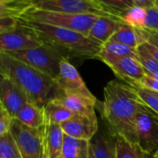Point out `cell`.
<instances>
[{
	"instance_id": "obj_1",
	"label": "cell",
	"mask_w": 158,
	"mask_h": 158,
	"mask_svg": "<svg viewBox=\"0 0 158 158\" xmlns=\"http://www.w3.org/2000/svg\"><path fill=\"white\" fill-rule=\"evenodd\" d=\"M141 104L133 87L118 80L108 82L103 90L102 114L109 133L138 144L136 118Z\"/></svg>"
},
{
	"instance_id": "obj_2",
	"label": "cell",
	"mask_w": 158,
	"mask_h": 158,
	"mask_svg": "<svg viewBox=\"0 0 158 158\" xmlns=\"http://www.w3.org/2000/svg\"><path fill=\"white\" fill-rule=\"evenodd\" d=\"M0 73L21 88L31 102L41 107L55 95L56 85L53 78L10 54L0 53Z\"/></svg>"
},
{
	"instance_id": "obj_3",
	"label": "cell",
	"mask_w": 158,
	"mask_h": 158,
	"mask_svg": "<svg viewBox=\"0 0 158 158\" xmlns=\"http://www.w3.org/2000/svg\"><path fill=\"white\" fill-rule=\"evenodd\" d=\"M23 25L31 29L44 43L61 50L66 57L96 59L102 45L89 35L43 23L21 19Z\"/></svg>"
},
{
	"instance_id": "obj_4",
	"label": "cell",
	"mask_w": 158,
	"mask_h": 158,
	"mask_svg": "<svg viewBox=\"0 0 158 158\" xmlns=\"http://www.w3.org/2000/svg\"><path fill=\"white\" fill-rule=\"evenodd\" d=\"M98 17L100 16L46 10L32 6L23 13L21 19L70 29L89 35L94 22Z\"/></svg>"
},
{
	"instance_id": "obj_5",
	"label": "cell",
	"mask_w": 158,
	"mask_h": 158,
	"mask_svg": "<svg viewBox=\"0 0 158 158\" xmlns=\"http://www.w3.org/2000/svg\"><path fill=\"white\" fill-rule=\"evenodd\" d=\"M10 55L48 75L54 80L58 77L60 61L64 58H67L61 50L48 44H43L37 48L26 50L10 53Z\"/></svg>"
},
{
	"instance_id": "obj_6",
	"label": "cell",
	"mask_w": 158,
	"mask_h": 158,
	"mask_svg": "<svg viewBox=\"0 0 158 158\" xmlns=\"http://www.w3.org/2000/svg\"><path fill=\"white\" fill-rule=\"evenodd\" d=\"M34 6L46 10L110 17L122 22L118 13L105 8L97 0H38Z\"/></svg>"
},
{
	"instance_id": "obj_7",
	"label": "cell",
	"mask_w": 158,
	"mask_h": 158,
	"mask_svg": "<svg viewBox=\"0 0 158 158\" xmlns=\"http://www.w3.org/2000/svg\"><path fill=\"white\" fill-rule=\"evenodd\" d=\"M10 134L15 139L23 158H48L44 127L31 128L13 119Z\"/></svg>"
},
{
	"instance_id": "obj_8",
	"label": "cell",
	"mask_w": 158,
	"mask_h": 158,
	"mask_svg": "<svg viewBox=\"0 0 158 158\" xmlns=\"http://www.w3.org/2000/svg\"><path fill=\"white\" fill-rule=\"evenodd\" d=\"M138 144L148 154L158 149V114L142 102L136 118Z\"/></svg>"
},
{
	"instance_id": "obj_9",
	"label": "cell",
	"mask_w": 158,
	"mask_h": 158,
	"mask_svg": "<svg viewBox=\"0 0 158 158\" xmlns=\"http://www.w3.org/2000/svg\"><path fill=\"white\" fill-rule=\"evenodd\" d=\"M44 43L28 27L23 24L10 32L0 35V53L10 54L34 48H37Z\"/></svg>"
},
{
	"instance_id": "obj_10",
	"label": "cell",
	"mask_w": 158,
	"mask_h": 158,
	"mask_svg": "<svg viewBox=\"0 0 158 158\" xmlns=\"http://www.w3.org/2000/svg\"><path fill=\"white\" fill-rule=\"evenodd\" d=\"M55 94L82 93L86 95H93L88 89L77 69L69 61V59L67 58H64L60 63V71L58 77L55 79Z\"/></svg>"
},
{
	"instance_id": "obj_11",
	"label": "cell",
	"mask_w": 158,
	"mask_h": 158,
	"mask_svg": "<svg viewBox=\"0 0 158 158\" xmlns=\"http://www.w3.org/2000/svg\"><path fill=\"white\" fill-rule=\"evenodd\" d=\"M28 102L31 101L26 93L10 79L6 77L0 83V108L13 118Z\"/></svg>"
},
{
	"instance_id": "obj_12",
	"label": "cell",
	"mask_w": 158,
	"mask_h": 158,
	"mask_svg": "<svg viewBox=\"0 0 158 158\" xmlns=\"http://www.w3.org/2000/svg\"><path fill=\"white\" fill-rule=\"evenodd\" d=\"M60 127L65 135L74 139L89 141L99 130L97 115L87 116L75 114L73 117L61 124Z\"/></svg>"
},
{
	"instance_id": "obj_13",
	"label": "cell",
	"mask_w": 158,
	"mask_h": 158,
	"mask_svg": "<svg viewBox=\"0 0 158 158\" xmlns=\"http://www.w3.org/2000/svg\"><path fill=\"white\" fill-rule=\"evenodd\" d=\"M53 100L60 102L73 113L80 115L94 116L97 99L94 95L82 93H56Z\"/></svg>"
},
{
	"instance_id": "obj_14",
	"label": "cell",
	"mask_w": 158,
	"mask_h": 158,
	"mask_svg": "<svg viewBox=\"0 0 158 158\" xmlns=\"http://www.w3.org/2000/svg\"><path fill=\"white\" fill-rule=\"evenodd\" d=\"M110 69L117 78L133 88L138 86L139 80L146 73L137 57H124L113 64Z\"/></svg>"
},
{
	"instance_id": "obj_15",
	"label": "cell",
	"mask_w": 158,
	"mask_h": 158,
	"mask_svg": "<svg viewBox=\"0 0 158 158\" xmlns=\"http://www.w3.org/2000/svg\"><path fill=\"white\" fill-rule=\"evenodd\" d=\"M124 57H137V48H130L121 43L108 41L102 45L96 59L102 60L110 68L118 60Z\"/></svg>"
},
{
	"instance_id": "obj_16",
	"label": "cell",
	"mask_w": 158,
	"mask_h": 158,
	"mask_svg": "<svg viewBox=\"0 0 158 158\" xmlns=\"http://www.w3.org/2000/svg\"><path fill=\"white\" fill-rule=\"evenodd\" d=\"M123 23V22L114 18L100 16L95 20L89 36L103 45L111 39Z\"/></svg>"
},
{
	"instance_id": "obj_17",
	"label": "cell",
	"mask_w": 158,
	"mask_h": 158,
	"mask_svg": "<svg viewBox=\"0 0 158 158\" xmlns=\"http://www.w3.org/2000/svg\"><path fill=\"white\" fill-rule=\"evenodd\" d=\"M44 133L48 158H59L61 155L65 135L60 125L46 121Z\"/></svg>"
},
{
	"instance_id": "obj_18",
	"label": "cell",
	"mask_w": 158,
	"mask_h": 158,
	"mask_svg": "<svg viewBox=\"0 0 158 158\" xmlns=\"http://www.w3.org/2000/svg\"><path fill=\"white\" fill-rule=\"evenodd\" d=\"M89 158H116L115 138L111 134H96L90 140Z\"/></svg>"
},
{
	"instance_id": "obj_19",
	"label": "cell",
	"mask_w": 158,
	"mask_h": 158,
	"mask_svg": "<svg viewBox=\"0 0 158 158\" xmlns=\"http://www.w3.org/2000/svg\"><path fill=\"white\" fill-rule=\"evenodd\" d=\"M14 119H17L31 128H41L45 126L46 122L44 107L33 102H28L20 110Z\"/></svg>"
},
{
	"instance_id": "obj_20",
	"label": "cell",
	"mask_w": 158,
	"mask_h": 158,
	"mask_svg": "<svg viewBox=\"0 0 158 158\" xmlns=\"http://www.w3.org/2000/svg\"><path fill=\"white\" fill-rule=\"evenodd\" d=\"M89 140L64 135L61 156L63 158H89Z\"/></svg>"
},
{
	"instance_id": "obj_21",
	"label": "cell",
	"mask_w": 158,
	"mask_h": 158,
	"mask_svg": "<svg viewBox=\"0 0 158 158\" xmlns=\"http://www.w3.org/2000/svg\"><path fill=\"white\" fill-rule=\"evenodd\" d=\"M109 41L121 43L133 48H137L139 46L144 43L139 30L125 23L120 26V28L114 33Z\"/></svg>"
},
{
	"instance_id": "obj_22",
	"label": "cell",
	"mask_w": 158,
	"mask_h": 158,
	"mask_svg": "<svg viewBox=\"0 0 158 158\" xmlns=\"http://www.w3.org/2000/svg\"><path fill=\"white\" fill-rule=\"evenodd\" d=\"M44 112L46 121L59 125H61L64 122L70 120L75 114L71 110L53 99H51L44 106Z\"/></svg>"
},
{
	"instance_id": "obj_23",
	"label": "cell",
	"mask_w": 158,
	"mask_h": 158,
	"mask_svg": "<svg viewBox=\"0 0 158 158\" xmlns=\"http://www.w3.org/2000/svg\"><path fill=\"white\" fill-rule=\"evenodd\" d=\"M36 0H0V19L6 17L22 18L23 13Z\"/></svg>"
},
{
	"instance_id": "obj_24",
	"label": "cell",
	"mask_w": 158,
	"mask_h": 158,
	"mask_svg": "<svg viewBox=\"0 0 158 158\" xmlns=\"http://www.w3.org/2000/svg\"><path fill=\"white\" fill-rule=\"evenodd\" d=\"M115 138L116 158H150L152 155L146 153L139 144L131 143L121 137Z\"/></svg>"
},
{
	"instance_id": "obj_25",
	"label": "cell",
	"mask_w": 158,
	"mask_h": 158,
	"mask_svg": "<svg viewBox=\"0 0 158 158\" xmlns=\"http://www.w3.org/2000/svg\"><path fill=\"white\" fill-rule=\"evenodd\" d=\"M147 16V9L134 5L121 14L122 22L131 27L143 29Z\"/></svg>"
},
{
	"instance_id": "obj_26",
	"label": "cell",
	"mask_w": 158,
	"mask_h": 158,
	"mask_svg": "<svg viewBox=\"0 0 158 158\" xmlns=\"http://www.w3.org/2000/svg\"><path fill=\"white\" fill-rule=\"evenodd\" d=\"M0 158H23L10 132L0 137Z\"/></svg>"
},
{
	"instance_id": "obj_27",
	"label": "cell",
	"mask_w": 158,
	"mask_h": 158,
	"mask_svg": "<svg viewBox=\"0 0 158 158\" xmlns=\"http://www.w3.org/2000/svg\"><path fill=\"white\" fill-rule=\"evenodd\" d=\"M137 58L147 73L158 74V61L147 51L142 44L137 48Z\"/></svg>"
},
{
	"instance_id": "obj_28",
	"label": "cell",
	"mask_w": 158,
	"mask_h": 158,
	"mask_svg": "<svg viewBox=\"0 0 158 158\" xmlns=\"http://www.w3.org/2000/svg\"><path fill=\"white\" fill-rule=\"evenodd\" d=\"M97 1L105 8L118 13L120 16L123 12L135 5L133 0H97Z\"/></svg>"
},
{
	"instance_id": "obj_29",
	"label": "cell",
	"mask_w": 158,
	"mask_h": 158,
	"mask_svg": "<svg viewBox=\"0 0 158 158\" xmlns=\"http://www.w3.org/2000/svg\"><path fill=\"white\" fill-rule=\"evenodd\" d=\"M144 104L158 114V94L140 88H134Z\"/></svg>"
},
{
	"instance_id": "obj_30",
	"label": "cell",
	"mask_w": 158,
	"mask_h": 158,
	"mask_svg": "<svg viewBox=\"0 0 158 158\" xmlns=\"http://www.w3.org/2000/svg\"><path fill=\"white\" fill-rule=\"evenodd\" d=\"M21 24V18L19 17H6L0 19V35L13 31Z\"/></svg>"
},
{
	"instance_id": "obj_31",
	"label": "cell",
	"mask_w": 158,
	"mask_h": 158,
	"mask_svg": "<svg viewBox=\"0 0 158 158\" xmlns=\"http://www.w3.org/2000/svg\"><path fill=\"white\" fill-rule=\"evenodd\" d=\"M143 29L158 32V9L153 7L147 9V16Z\"/></svg>"
},
{
	"instance_id": "obj_32",
	"label": "cell",
	"mask_w": 158,
	"mask_h": 158,
	"mask_svg": "<svg viewBox=\"0 0 158 158\" xmlns=\"http://www.w3.org/2000/svg\"><path fill=\"white\" fill-rule=\"evenodd\" d=\"M13 119L14 118L5 110H0V137H3L10 132Z\"/></svg>"
},
{
	"instance_id": "obj_33",
	"label": "cell",
	"mask_w": 158,
	"mask_h": 158,
	"mask_svg": "<svg viewBox=\"0 0 158 158\" xmlns=\"http://www.w3.org/2000/svg\"><path fill=\"white\" fill-rule=\"evenodd\" d=\"M135 88H140L154 93H158V81L145 73V75L139 80L138 86Z\"/></svg>"
},
{
	"instance_id": "obj_34",
	"label": "cell",
	"mask_w": 158,
	"mask_h": 158,
	"mask_svg": "<svg viewBox=\"0 0 158 158\" xmlns=\"http://www.w3.org/2000/svg\"><path fill=\"white\" fill-rule=\"evenodd\" d=\"M139 30L144 42H147L158 48V32L148 30V29H139Z\"/></svg>"
},
{
	"instance_id": "obj_35",
	"label": "cell",
	"mask_w": 158,
	"mask_h": 158,
	"mask_svg": "<svg viewBox=\"0 0 158 158\" xmlns=\"http://www.w3.org/2000/svg\"><path fill=\"white\" fill-rule=\"evenodd\" d=\"M136 6H139L145 9L153 8L155 6V0H133Z\"/></svg>"
},
{
	"instance_id": "obj_36",
	"label": "cell",
	"mask_w": 158,
	"mask_h": 158,
	"mask_svg": "<svg viewBox=\"0 0 158 158\" xmlns=\"http://www.w3.org/2000/svg\"><path fill=\"white\" fill-rule=\"evenodd\" d=\"M142 45H143V47L147 49V51L158 61V48H155L154 46H152V45H151V44H149V43H147V42H144V43H142Z\"/></svg>"
},
{
	"instance_id": "obj_37",
	"label": "cell",
	"mask_w": 158,
	"mask_h": 158,
	"mask_svg": "<svg viewBox=\"0 0 158 158\" xmlns=\"http://www.w3.org/2000/svg\"><path fill=\"white\" fill-rule=\"evenodd\" d=\"M5 78H6V77H5V75H4V74H2L1 73H0V83H1ZM0 109H1V108H0Z\"/></svg>"
},
{
	"instance_id": "obj_38",
	"label": "cell",
	"mask_w": 158,
	"mask_h": 158,
	"mask_svg": "<svg viewBox=\"0 0 158 158\" xmlns=\"http://www.w3.org/2000/svg\"><path fill=\"white\" fill-rule=\"evenodd\" d=\"M152 158H158V149L156 150V152L153 153V155H152Z\"/></svg>"
},
{
	"instance_id": "obj_39",
	"label": "cell",
	"mask_w": 158,
	"mask_h": 158,
	"mask_svg": "<svg viewBox=\"0 0 158 158\" xmlns=\"http://www.w3.org/2000/svg\"><path fill=\"white\" fill-rule=\"evenodd\" d=\"M154 7L158 9V0H155V6Z\"/></svg>"
},
{
	"instance_id": "obj_40",
	"label": "cell",
	"mask_w": 158,
	"mask_h": 158,
	"mask_svg": "<svg viewBox=\"0 0 158 158\" xmlns=\"http://www.w3.org/2000/svg\"><path fill=\"white\" fill-rule=\"evenodd\" d=\"M59 158H63V157H62V156H61V155H60V157H59Z\"/></svg>"
},
{
	"instance_id": "obj_41",
	"label": "cell",
	"mask_w": 158,
	"mask_h": 158,
	"mask_svg": "<svg viewBox=\"0 0 158 158\" xmlns=\"http://www.w3.org/2000/svg\"><path fill=\"white\" fill-rule=\"evenodd\" d=\"M0 110H1V109H0Z\"/></svg>"
},
{
	"instance_id": "obj_42",
	"label": "cell",
	"mask_w": 158,
	"mask_h": 158,
	"mask_svg": "<svg viewBox=\"0 0 158 158\" xmlns=\"http://www.w3.org/2000/svg\"><path fill=\"white\" fill-rule=\"evenodd\" d=\"M157 94H158V93H157Z\"/></svg>"
}]
</instances>
